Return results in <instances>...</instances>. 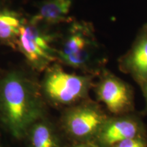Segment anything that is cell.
I'll list each match as a JSON object with an SVG mask.
<instances>
[{
	"instance_id": "1",
	"label": "cell",
	"mask_w": 147,
	"mask_h": 147,
	"mask_svg": "<svg viewBox=\"0 0 147 147\" xmlns=\"http://www.w3.org/2000/svg\"><path fill=\"white\" fill-rule=\"evenodd\" d=\"M43 110L38 87L24 74L11 71L0 80V122L14 138L26 136Z\"/></svg>"
},
{
	"instance_id": "2",
	"label": "cell",
	"mask_w": 147,
	"mask_h": 147,
	"mask_svg": "<svg viewBox=\"0 0 147 147\" xmlns=\"http://www.w3.org/2000/svg\"><path fill=\"white\" fill-rule=\"evenodd\" d=\"M45 26L32 18L25 20L16 43L27 63L38 71L46 70L57 58L53 47L55 36Z\"/></svg>"
},
{
	"instance_id": "3",
	"label": "cell",
	"mask_w": 147,
	"mask_h": 147,
	"mask_svg": "<svg viewBox=\"0 0 147 147\" xmlns=\"http://www.w3.org/2000/svg\"><path fill=\"white\" fill-rule=\"evenodd\" d=\"M97 49L91 25L84 21H73L56 50V57L69 67L84 68L89 65Z\"/></svg>"
},
{
	"instance_id": "4",
	"label": "cell",
	"mask_w": 147,
	"mask_h": 147,
	"mask_svg": "<svg viewBox=\"0 0 147 147\" xmlns=\"http://www.w3.org/2000/svg\"><path fill=\"white\" fill-rule=\"evenodd\" d=\"M91 84V77L68 73L55 64L46 69L42 89L51 102L66 105L85 97Z\"/></svg>"
},
{
	"instance_id": "5",
	"label": "cell",
	"mask_w": 147,
	"mask_h": 147,
	"mask_svg": "<svg viewBox=\"0 0 147 147\" xmlns=\"http://www.w3.org/2000/svg\"><path fill=\"white\" fill-rule=\"evenodd\" d=\"M106 122V117L102 112L91 105L72 108L63 119V125L67 134L81 140L97 135Z\"/></svg>"
},
{
	"instance_id": "6",
	"label": "cell",
	"mask_w": 147,
	"mask_h": 147,
	"mask_svg": "<svg viewBox=\"0 0 147 147\" xmlns=\"http://www.w3.org/2000/svg\"><path fill=\"white\" fill-rule=\"evenodd\" d=\"M99 100L105 104L111 113H122L131 105V91L123 80L108 75L102 79L97 87Z\"/></svg>"
},
{
	"instance_id": "7",
	"label": "cell",
	"mask_w": 147,
	"mask_h": 147,
	"mask_svg": "<svg viewBox=\"0 0 147 147\" xmlns=\"http://www.w3.org/2000/svg\"><path fill=\"white\" fill-rule=\"evenodd\" d=\"M123 61L126 70L138 81L147 82V26L140 32Z\"/></svg>"
},
{
	"instance_id": "8",
	"label": "cell",
	"mask_w": 147,
	"mask_h": 147,
	"mask_svg": "<svg viewBox=\"0 0 147 147\" xmlns=\"http://www.w3.org/2000/svg\"><path fill=\"white\" fill-rule=\"evenodd\" d=\"M139 129L136 121L121 119L106 122L97 134L101 144L112 147L125 140L138 136Z\"/></svg>"
},
{
	"instance_id": "9",
	"label": "cell",
	"mask_w": 147,
	"mask_h": 147,
	"mask_svg": "<svg viewBox=\"0 0 147 147\" xmlns=\"http://www.w3.org/2000/svg\"><path fill=\"white\" fill-rule=\"evenodd\" d=\"M73 0H45L38 6L34 21L47 25H56L67 21Z\"/></svg>"
},
{
	"instance_id": "10",
	"label": "cell",
	"mask_w": 147,
	"mask_h": 147,
	"mask_svg": "<svg viewBox=\"0 0 147 147\" xmlns=\"http://www.w3.org/2000/svg\"><path fill=\"white\" fill-rule=\"evenodd\" d=\"M25 19L15 10L0 3V42L16 47V43Z\"/></svg>"
},
{
	"instance_id": "11",
	"label": "cell",
	"mask_w": 147,
	"mask_h": 147,
	"mask_svg": "<svg viewBox=\"0 0 147 147\" xmlns=\"http://www.w3.org/2000/svg\"><path fill=\"white\" fill-rule=\"evenodd\" d=\"M29 147H60L54 130L49 123L40 119L29 130Z\"/></svg>"
},
{
	"instance_id": "12",
	"label": "cell",
	"mask_w": 147,
	"mask_h": 147,
	"mask_svg": "<svg viewBox=\"0 0 147 147\" xmlns=\"http://www.w3.org/2000/svg\"><path fill=\"white\" fill-rule=\"evenodd\" d=\"M112 147H146V144L144 140L136 136L117 143Z\"/></svg>"
},
{
	"instance_id": "13",
	"label": "cell",
	"mask_w": 147,
	"mask_h": 147,
	"mask_svg": "<svg viewBox=\"0 0 147 147\" xmlns=\"http://www.w3.org/2000/svg\"><path fill=\"white\" fill-rule=\"evenodd\" d=\"M74 147H100L96 145L89 144V143H82V144H77Z\"/></svg>"
},
{
	"instance_id": "14",
	"label": "cell",
	"mask_w": 147,
	"mask_h": 147,
	"mask_svg": "<svg viewBox=\"0 0 147 147\" xmlns=\"http://www.w3.org/2000/svg\"><path fill=\"white\" fill-rule=\"evenodd\" d=\"M143 87H144V94L145 96H146V100H147V82L143 83Z\"/></svg>"
},
{
	"instance_id": "15",
	"label": "cell",
	"mask_w": 147,
	"mask_h": 147,
	"mask_svg": "<svg viewBox=\"0 0 147 147\" xmlns=\"http://www.w3.org/2000/svg\"><path fill=\"white\" fill-rule=\"evenodd\" d=\"M0 147H1V146H0Z\"/></svg>"
}]
</instances>
